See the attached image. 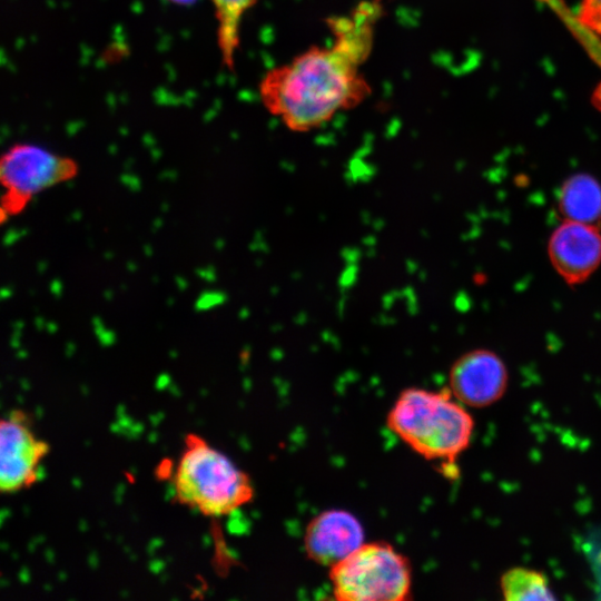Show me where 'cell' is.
<instances>
[{
	"mask_svg": "<svg viewBox=\"0 0 601 601\" xmlns=\"http://www.w3.org/2000/svg\"><path fill=\"white\" fill-rule=\"evenodd\" d=\"M382 13L381 0H365L348 14L329 18L331 45L313 46L264 75L258 92L265 109L288 129L305 132L364 102L372 88L362 66Z\"/></svg>",
	"mask_w": 601,
	"mask_h": 601,
	"instance_id": "cell-1",
	"label": "cell"
},
{
	"mask_svg": "<svg viewBox=\"0 0 601 601\" xmlns=\"http://www.w3.org/2000/svg\"><path fill=\"white\" fill-rule=\"evenodd\" d=\"M388 428L426 460L453 464L472 440L474 420L450 388L404 390L386 420Z\"/></svg>",
	"mask_w": 601,
	"mask_h": 601,
	"instance_id": "cell-2",
	"label": "cell"
},
{
	"mask_svg": "<svg viewBox=\"0 0 601 601\" xmlns=\"http://www.w3.org/2000/svg\"><path fill=\"white\" fill-rule=\"evenodd\" d=\"M169 483L179 504L208 518L228 515L255 495L248 474L197 434L187 435Z\"/></svg>",
	"mask_w": 601,
	"mask_h": 601,
	"instance_id": "cell-3",
	"label": "cell"
},
{
	"mask_svg": "<svg viewBox=\"0 0 601 601\" xmlns=\"http://www.w3.org/2000/svg\"><path fill=\"white\" fill-rule=\"evenodd\" d=\"M329 581L339 601H404L411 595L412 568L392 544L364 542L329 568Z\"/></svg>",
	"mask_w": 601,
	"mask_h": 601,
	"instance_id": "cell-4",
	"label": "cell"
},
{
	"mask_svg": "<svg viewBox=\"0 0 601 601\" xmlns=\"http://www.w3.org/2000/svg\"><path fill=\"white\" fill-rule=\"evenodd\" d=\"M77 166L69 157L33 144H16L1 158L0 178L10 214L22 209L39 193L70 179Z\"/></svg>",
	"mask_w": 601,
	"mask_h": 601,
	"instance_id": "cell-5",
	"label": "cell"
},
{
	"mask_svg": "<svg viewBox=\"0 0 601 601\" xmlns=\"http://www.w3.org/2000/svg\"><path fill=\"white\" fill-rule=\"evenodd\" d=\"M50 449L32 430L27 414L8 413L0 423V490L13 494L32 486Z\"/></svg>",
	"mask_w": 601,
	"mask_h": 601,
	"instance_id": "cell-6",
	"label": "cell"
},
{
	"mask_svg": "<svg viewBox=\"0 0 601 601\" xmlns=\"http://www.w3.org/2000/svg\"><path fill=\"white\" fill-rule=\"evenodd\" d=\"M508 381L506 366L496 353L474 349L453 363L449 388L463 405L482 408L494 404L504 395Z\"/></svg>",
	"mask_w": 601,
	"mask_h": 601,
	"instance_id": "cell-7",
	"label": "cell"
},
{
	"mask_svg": "<svg viewBox=\"0 0 601 601\" xmlns=\"http://www.w3.org/2000/svg\"><path fill=\"white\" fill-rule=\"evenodd\" d=\"M548 256L552 267L565 283L581 284L601 264L599 226L564 219L550 236Z\"/></svg>",
	"mask_w": 601,
	"mask_h": 601,
	"instance_id": "cell-8",
	"label": "cell"
},
{
	"mask_svg": "<svg viewBox=\"0 0 601 601\" xmlns=\"http://www.w3.org/2000/svg\"><path fill=\"white\" fill-rule=\"evenodd\" d=\"M364 538V529L354 514L332 509L309 521L303 543L313 562L331 568L361 546Z\"/></svg>",
	"mask_w": 601,
	"mask_h": 601,
	"instance_id": "cell-9",
	"label": "cell"
},
{
	"mask_svg": "<svg viewBox=\"0 0 601 601\" xmlns=\"http://www.w3.org/2000/svg\"><path fill=\"white\" fill-rule=\"evenodd\" d=\"M558 205L564 219L598 225L601 220V185L591 175L575 174L561 186Z\"/></svg>",
	"mask_w": 601,
	"mask_h": 601,
	"instance_id": "cell-10",
	"label": "cell"
},
{
	"mask_svg": "<svg viewBox=\"0 0 601 601\" xmlns=\"http://www.w3.org/2000/svg\"><path fill=\"white\" fill-rule=\"evenodd\" d=\"M258 0H211L217 20V42L221 60L228 69L235 66V56L239 47L240 24L245 13Z\"/></svg>",
	"mask_w": 601,
	"mask_h": 601,
	"instance_id": "cell-11",
	"label": "cell"
},
{
	"mask_svg": "<svg viewBox=\"0 0 601 601\" xmlns=\"http://www.w3.org/2000/svg\"><path fill=\"white\" fill-rule=\"evenodd\" d=\"M503 598L509 601L554 600L546 575L538 570L515 566L500 579Z\"/></svg>",
	"mask_w": 601,
	"mask_h": 601,
	"instance_id": "cell-12",
	"label": "cell"
},
{
	"mask_svg": "<svg viewBox=\"0 0 601 601\" xmlns=\"http://www.w3.org/2000/svg\"><path fill=\"white\" fill-rule=\"evenodd\" d=\"M592 104L595 106L598 110L601 111V83L597 86L592 93Z\"/></svg>",
	"mask_w": 601,
	"mask_h": 601,
	"instance_id": "cell-13",
	"label": "cell"
},
{
	"mask_svg": "<svg viewBox=\"0 0 601 601\" xmlns=\"http://www.w3.org/2000/svg\"><path fill=\"white\" fill-rule=\"evenodd\" d=\"M176 1H181V0H176ZM184 1H186V0H184Z\"/></svg>",
	"mask_w": 601,
	"mask_h": 601,
	"instance_id": "cell-14",
	"label": "cell"
}]
</instances>
